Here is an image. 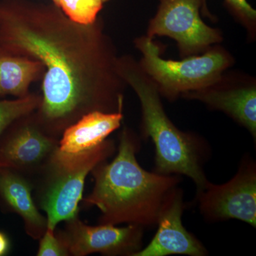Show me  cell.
Segmentation results:
<instances>
[{
  "instance_id": "cell-1",
  "label": "cell",
  "mask_w": 256,
  "mask_h": 256,
  "mask_svg": "<svg viewBox=\"0 0 256 256\" xmlns=\"http://www.w3.org/2000/svg\"><path fill=\"white\" fill-rule=\"evenodd\" d=\"M0 50L44 66L43 96L34 117L50 136H60L88 112L124 107L126 82L98 21L74 22L53 2L1 0Z\"/></svg>"
},
{
  "instance_id": "cell-2",
  "label": "cell",
  "mask_w": 256,
  "mask_h": 256,
  "mask_svg": "<svg viewBox=\"0 0 256 256\" xmlns=\"http://www.w3.org/2000/svg\"><path fill=\"white\" fill-rule=\"evenodd\" d=\"M138 146L134 136L124 129L114 160L102 162L92 170L95 184L84 204L100 210V224L153 226L178 188V176L143 169L136 159Z\"/></svg>"
},
{
  "instance_id": "cell-3",
  "label": "cell",
  "mask_w": 256,
  "mask_h": 256,
  "mask_svg": "<svg viewBox=\"0 0 256 256\" xmlns=\"http://www.w3.org/2000/svg\"><path fill=\"white\" fill-rule=\"evenodd\" d=\"M118 70L140 101L143 134L156 146V172L164 175L183 174L196 184L197 192L208 184L202 166L196 139L182 132L165 114L156 84L140 64L129 58H119Z\"/></svg>"
},
{
  "instance_id": "cell-4",
  "label": "cell",
  "mask_w": 256,
  "mask_h": 256,
  "mask_svg": "<svg viewBox=\"0 0 256 256\" xmlns=\"http://www.w3.org/2000/svg\"><path fill=\"white\" fill-rule=\"evenodd\" d=\"M116 146L106 140L96 148L68 153L58 148L42 166L40 206L47 216V228L77 216L88 174L114 154Z\"/></svg>"
},
{
  "instance_id": "cell-5",
  "label": "cell",
  "mask_w": 256,
  "mask_h": 256,
  "mask_svg": "<svg viewBox=\"0 0 256 256\" xmlns=\"http://www.w3.org/2000/svg\"><path fill=\"white\" fill-rule=\"evenodd\" d=\"M134 44L142 52L140 65L156 84L160 94L168 98L214 85L232 64L230 56L220 48H212L204 55L172 60L160 56L159 47L152 38L140 37Z\"/></svg>"
},
{
  "instance_id": "cell-6",
  "label": "cell",
  "mask_w": 256,
  "mask_h": 256,
  "mask_svg": "<svg viewBox=\"0 0 256 256\" xmlns=\"http://www.w3.org/2000/svg\"><path fill=\"white\" fill-rule=\"evenodd\" d=\"M156 16L150 20L146 36H166L178 42L182 56L200 53L222 41V35L207 26L200 16V9L210 14L206 0H158Z\"/></svg>"
},
{
  "instance_id": "cell-7",
  "label": "cell",
  "mask_w": 256,
  "mask_h": 256,
  "mask_svg": "<svg viewBox=\"0 0 256 256\" xmlns=\"http://www.w3.org/2000/svg\"><path fill=\"white\" fill-rule=\"evenodd\" d=\"M198 193L200 208L208 220H238L256 225V170L254 163L242 164L232 180L222 185L208 183Z\"/></svg>"
},
{
  "instance_id": "cell-8",
  "label": "cell",
  "mask_w": 256,
  "mask_h": 256,
  "mask_svg": "<svg viewBox=\"0 0 256 256\" xmlns=\"http://www.w3.org/2000/svg\"><path fill=\"white\" fill-rule=\"evenodd\" d=\"M143 228L137 224L124 227L106 224L89 226L76 216L67 220L64 230L57 234L66 246L69 255L100 252L106 256H132L142 247Z\"/></svg>"
},
{
  "instance_id": "cell-9",
  "label": "cell",
  "mask_w": 256,
  "mask_h": 256,
  "mask_svg": "<svg viewBox=\"0 0 256 256\" xmlns=\"http://www.w3.org/2000/svg\"><path fill=\"white\" fill-rule=\"evenodd\" d=\"M32 114L15 121L0 138V168L40 170L58 148L57 138L45 132Z\"/></svg>"
},
{
  "instance_id": "cell-10",
  "label": "cell",
  "mask_w": 256,
  "mask_h": 256,
  "mask_svg": "<svg viewBox=\"0 0 256 256\" xmlns=\"http://www.w3.org/2000/svg\"><path fill=\"white\" fill-rule=\"evenodd\" d=\"M182 195L176 188L165 205L158 222L156 235L144 248L132 256L188 255L204 256L206 250L202 242L184 227Z\"/></svg>"
},
{
  "instance_id": "cell-11",
  "label": "cell",
  "mask_w": 256,
  "mask_h": 256,
  "mask_svg": "<svg viewBox=\"0 0 256 256\" xmlns=\"http://www.w3.org/2000/svg\"><path fill=\"white\" fill-rule=\"evenodd\" d=\"M122 119V109L114 112L92 111L84 114L64 130L58 149L78 153L96 148L120 127Z\"/></svg>"
},
{
  "instance_id": "cell-12",
  "label": "cell",
  "mask_w": 256,
  "mask_h": 256,
  "mask_svg": "<svg viewBox=\"0 0 256 256\" xmlns=\"http://www.w3.org/2000/svg\"><path fill=\"white\" fill-rule=\"evenodd\" d=\"M188 98L201 100L213 108L224 111L246 128L256 139V86L217 88L214 85L183 94Z\"/></svg>"
},
{
  "instance_id": "cell-13",
  "label": "cell",
  "mask_w": 256,
  "mask_h": 256,
  "mask_svg": "<svg viewBox=\"0 0 256 256\" xmlns=\"http://www.w3.org/2000/svg\"><path fill=\"white\" fill-rule=\"evenodd\" d=\"M31 184L14 170L0 168V197L22 217L28 235L40 239L47 228V220L38 212L32 195Z\"/></svg>"
},
{
  "instance_id": "cell-14",
  "label": "cell",
  "mask_w": 256,
  "mask_h": 256,
  "mask_svg": "<svg viewBox=\"0 0 256 256\" xmlns=\"http://www.w3.org/2000/svg\"><path fill=\"white\" fill-rule=\"evenodd\" d=\"M44 74V66L38 60L0 50V97L28 96L30 85Z\"/></svg>"
},
{
  "instance_id": "cell-15",
  "label": "cell",
  "mask_w": 256,
  "mask_h": 256,
  "mask_svg": "<svg viewBox=\"0 0 256 256\" xmlns=\"http://www.w3.org/2000/svg\"><path fill=\"white\" fill-rule=\"evenodd\" d=\"M41 102V96L30 94L15 100H0V138L15 121L36 110Z\"/></svg>"
},
{
  "instance_id": "cell-16",
  "label": "cell",
  "mask_w": 256,
  "mask_h": 256,
  "mask_svg": "<svg viewBox=\"0 0 256 256\" xmlns=\"http://www.w3.org/2000/svg\"><path fill=\"white\" fill-rule=\"evenodd\" d=\"M102 0H60V8L74 22L89 25L97 21Z\"/></svg>"
},
{
  "instance_id": "cell-17",
  "label": "cell",
  "mask_w": 256,
  "mask_h": 256,
  "mask_svg": "<svg viewBox=\"0 0 256 256\" xmlns=\"http://www.w3.org/2000/svg\"><path fill=\"white\" fill-rule=\"evenodd\" d=\"M37 252L38 256H69L68 248L55 230L46 228L41 237Z\"/></svg>"
},
{
  "instance_id": "cell-18",
  "label": "cell",
  "mask_w": 256,
  "mask_h": 256,
  "mask_svg": "<svg viewBox=\"0 0 256 256\" xmlns=\"http://www.w3.org/2000/svg\"><path fill=\"white\" fill-rule=\"evenodd\" d=\"M225 4L242 22L255 23L256 10L248 2V0H224Z\"/></svg>"
},
{
  "instance_id": "cell-19",
  "label": "cell",
  "mask_w": 256,
  "mask_h": 256,
  "mask_svg": "<svg viewBox=\"0 0 256 256\" xmlns=\"http://www.w3.org/2000/svg\"><path fill=\"white\" fill-rule=\"evenodd\" d=\"M10 242L8 236L0 232V256L6 255L9 252Z\"/></svg>"
},
{
  "instance_id": "cell-20",
  "label": "cell",
  "mask_w": 256,
  "mask_h": 256,
  "mask_svg": "<svg viewBox=\"0 0 256 256\" xmlns=\"http://www.w3.org/2000/svg\"><path fill=\"white\" fill-rule=\"evenodd\" d=\"M52 1L54 4L56 5V6H58V8H60V0H52Z\"/></svg>"
},
{
  "instance_id": "cell-21",
  "label": "cell",
  "mask_w": 256,
  "mask_h": 256,
  "mask_svg": "<svg viewBox=\"0 0 256 256\" xmlns=\"http://www.w3.org/2000/svg\"><path fill=\"white\" fill-rule=\"evenodd\" d=\"M104 1V2H108L109 0H102Z\"/></svg>"
}]
</instances>
